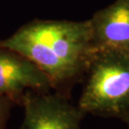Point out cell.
Segmentation results:
<instances>
[{
	"instance_id": "6da1fadb",
	"label": "cell",
	"mask_w": 129,
	"mask_h": 129,
	"mask_svg": "<svg viewBox=\"0 0 129 129\" xmlns=\"http://www.w3.org/2000/svg\"><path fill=\"white\" fill-rule=\"evenodd\" d=\"M0 45L32 61L58 91L84 76L95 55L89 19L33 20L0 41Z\"/></svg>"
},
{
	"instance_id": "7a4b0ae2",
	"label": "cell",
	"mask_w": 129,
	"mask_h": 129,
	"mask_svg": "<svg viewBox=\"0 0 129 129\" xmlns=\"http://www.w3.org/2000/svg\"><path fill=\"white\" fill-rule=\"evenodd\" d=\"M78 107L85 114L122 118L129 111V53H95Z\"/></svg>"
},
{
	"instance_id": "3957f363",
	"label": "cell",
	"mask_w": 129,
	"mask_h": 129,
	"mask_svg": "<svg viewBox=\"0 0 129 129\" xmlns=\"http://www.w3.org/2000/svg\"><path fill=\"white\" fill-rule=\"evenodd\" d=\"M22 105L24 119L20 129H81L86 115L60 92H29Z\"/></svg>"
},
{
	"instance_id": "277c9868",
	"label": "cell",
	"mask_w": 129,
	"mask_h": 129,
	"mask_svg": "<svg viewBox=\"0 0 129 129\" xmlns=\"http://www.w3.org/2000/svg\"><path fill=\"white\" fill-rule=\"evenodd\" d=\"M53 89L49 77L21 54L0 45V96L22 104L29 92Z\"/></svg>"
},
{
	"instance_id": "5b68a950",
	"label": "cell",
	"mask_w": 129,
	"mask_h": 129,
	"mask_svg": "<svg viewBox=\"0 0 129 129\" xmlns=\"http://www.w3.org/2000/svg\"><path fill=\"white\" fill-rule=\"evenodd\" d=\"M94 52L129 53V0H116L89 19Z\"/></svg>"
},
{
	"instance_id": "8992f818",
	"label": "cell",
	"mask_w": 129,
	"mask_h": 129,
	"mask_svg": "<svg viewBox=\"0 0 129 129\" xmlns=\"http://www.w3.org/2000/svg\"><path fill=\"white\" fill-rule=\"evenodd\" d=\"M12 103L11 101L7 98L0 96V129H5L7 117Z\"/></svg>"
},
{
	"instance_id": "52a82bcc",
	"label": "cell",
	"mask_w": 129,
	"mask_h": 129,
	"mask_svg": "<svg viewBox=\"0 0 129 129\" xmlns=\"http://www.w3.org/2000/svg\"><path fill=\"white\" fill-rule=\"evenodd\" d=\"M121 119H122L123 122H124L127 125V127L129 128V111H128L127 113H126L124 116H123L122 118H121Z\"/></svg>"
}]
</instances>
